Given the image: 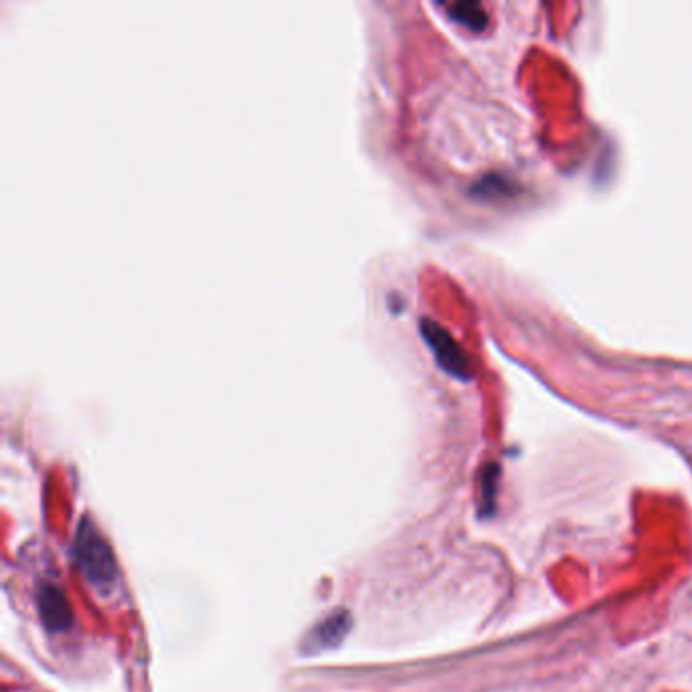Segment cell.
Masks as SVG:
<instances>
[{
  "instance_id": "obj_1",
  "label": "cell",
  "mask_w": 692,
  "mask_h": 692,
  "mask_svg": "<svg viewBox=\"0 0 692 692\" xmlns=\"http://www.w3.org/2000/svg\"><path fill=\"white\" fill-rule=\"evenodd\" d=\"M73 560L87 585H92L102 596H109L118 575L116 559L106 538L100 535L90 518H84L78 528L73 543Z\"/></svg>"
},
{
  "instance_id": "obj_2",
  "label": "cell",
  "mask_w": 692,
  "mask_h": 692,
  "mask_svg": "<svg viewBox=\"0 0 692 692\" xmlns=\"http://www.w3.org/2000/svg\"><path fill=\"white\" fill-rule=\"evenodd\" d=\"M419 328H421V335L425 338L426 345L431 348V352L435 353L437 364L450 376L457 378V380H472L474 370L469 364V358L447 329L428 317H423L419 321Z\"/></svg>"
},
{
  "instance_id": "obj_3",
  "label": "cell",
  "mask_w": 692,
  "mask_h": 692,
  "mask_svg": "<svg viewBox=\"0 0 692 692\" xmlns=\"http://www.w3.org/2000/svg\"><path fill=\"white\" fill-rule=\"evenodd\" d=\"M37 608L43 626L49 632L58 633L72 626L73 611L65 593L58 585H43L37 596Z\"/></svg>"
},
{
  "instance_id": "obj_4",
  "label": "cell",
  "mask_w": 692,
  "mask_h": 692,
  "mask_svg": "<svg viewBox=\"0 0 692 692\" xmlns=\"http://www.w3.org/2000/svg\"><path fill=\"white\" fill-rule=\"evenodd\" d=\"M350 630H352V618L348 611H338L329 616L328 620L321 621L316 630L304 638V654L316 657V654L338 648Z\"/></svg>"
},
{
  "instance_id": "obj_5",
  "label": "cell",
  "mask_w": 692,
  "mask_h": 692,
  "mask_svg": "<svg viewBox=\"0 0 692 692\" xmlns=\"http://www.w3.org/2000/svg\"><path fill=\"white\" fill-rule=\"evenodd\" d=\"M499 465L487 463L479 475V516L489 518L498 506Z\"/></svg>"
},
{
  "instance_id": "obj_6",
  "label": "cell",
  "mask_w": 692,
  "mask_h": 692,
  "mask_svg": "<svg viewBox=\"0 0 692 692\" xmlns=\"http://www.w3.org/2000/svg\"><path fill=\"white\" fill-rule=\"evenodd\" d=\"M445 9L450 12L453 21L465 24L472 31H484L487 27V12L479 2H474V0H453V2L445 4Z\"/></svg>"
}]
</instances>
